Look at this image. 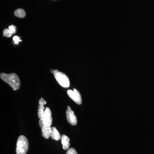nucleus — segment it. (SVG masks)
<instances>
[{"instance_id": "nucleus-1", "label": "nucleus", "mask_w": 154, "mask_h": 154, "mask_svg": "<svg viewBox=\"0 0 154 154\" xmlns=\"http://www.w3.org/2000/svg\"><path fill=\"white\" fill-rule=\"evenodd\" d=\"M1 79L9 84L14 90H16L20 88V82L19 77L15 73L7 74L6 73L1 74Z\"/></svg>"}, {"instance_id": "nucleus-2", "label": "nucleus", "mask_w": 154, "mask_h": 154, "mask_svg": "<svg viewBox=\"0 0 154 154\" xmlns=\"http://www.w3.org/2000/svg\"><path fill=\"white\" fill-rule=\"evenodd\" d=\"M28 140L25 136H20L18 139L16 144V154H26L28 149Z\"/></svg>"}, {"instance_id": "nucleus-3", "label": "nucleus", "mask_w": 154, "mask_h": 154, "mask_svg": "<svg viewBox=\"0 0 154 154\" xmlns=\"http://www.w3.org/2000/svg\"><path fill=\"white\" fill-rule=\"evenodd\" d=\"M54 76L59 84L64 88H68L70 85V82L68 77L64 73L59 72L58 70H54Z\"/></svg>"}, {"instance_id": "nucleus-4", "label": "nucleus", "mask_w": 154, "mask_h": 154, "mask_svg": "<svg viewBox=\"0 0 154 154\" xmlns=\"http://www.w3.org/2000/svg\"><path fill=\"white\" fill-rule=\"evenodd\" d=\"M68 95L73 101L78 105L82 103V99L81 94L77 90L74 89L73 90H68L67 92Z\"/></svg>"}, {"instance_id": "nucleus-5", "label": "nucleus", "mask_w": 154, "mask_h": 154, "mask_svg": "<svg viewBox=\"0 0 154 154\" xmlns=\"http://www.w3.org/2000/svg\"><path fill=\"white\" fill-rule=\"evenodd\" d=\"M44 126H51L52 124V119L51 112L50 109L47 107L44 110V114L42 117Z\"/></svg>"}, {"instance_id": "nucleus-6", "label": "nucleus", "mask_w": 154, "mask_h": 154, "mask_svg": "<svg viewBox=\"0 0 154 154\" xmlns=\"http://www.w3.org/2000/svg\"><path fill=\"white\" fill-rule=\"evenodd\" d=\"M66 118L68 122L73 125H75L77 123V119L74 112L69 106L67 107L66 111Z\"/></svg>"}, {"instance_id": "nucleus-7", "label": "nucleus", "mask_w": 154, "mask_h": 154, "mask_svg": "<svg viewBox=\"0 0 154 154\" xmlns=\"http://www.w3.org/2000/svg\"><path fill=\"white\" fill-rule=\"evenodd\" d=\"M39 105L38 106V116L40 120H42L44 110V105L46 104V101L42 98L39 100Z\"/></svg>"}, {"instance_id": "nucleus-8", "label": "nucleus", "mask_w": 154, "mask_h": 154, "mask_svg": "<svg viewBox=\"0 0 154 154\" xmlns=\"http://www.w3.org/2000/svg\"><path fill=\"white\" fill-rule=\"evenodd\" d=\"M16 32V27L13 25H11L9 27L8 29H4L3 31V36L7 37H10L12 34Z\"/></svg>"}, {"instance_id": "nucleus-9", "label": "nucleus", "mask_w": 154, "mask_h": 154, "mask_svg": "<svg viewBox=\"0 0 154 154\" xmlns=\"http://www.w3.org/2000/svg\"><path fill=\"white\" fill-rule=\"evenodd\" d=\"M69 141L70 139L66 135H63L61 137V143L64 150H67L69 148L70 145Z\"/></svg>"}, {"instance_id": "nucleus-10", "label": "nucleus", "mask_w": 154, "mask_h": 154, "mask_svg": "<svg viewBox=\"0 0 154 154\" xmlns=\"http://www.w3.org/2000/svg\"><path fill=\"white\" fill-rule=\"evenodd\" d=\"M50 137H51L52 139L57 140V141L60 140L61 138L60 133H59L55 127H51Z\"/></svg>"}, {"instance_id": "nucleus-11", "label": "nucleus", "mask_w": 154, "mask_h": 154, "mask_svg": "<svg viewBox=\"0 0 154 154\" xmlns=\"http://www.w3.org/2000/svg\"><path fill=\"white\" fill-rule=\"evenodd\" d=\"M42 129V135L45 139H49L51 135V128L50 126H43Z\"/></svg>"}, {"instance_id": "nucleus-12", "label": "nucleus", "mask_w": 154, "mask_h": 154, "mask_svg": "<svg viewBox=\"0 0 154 154\" xmlns=\"http://www.w3.org/2000/svg\"><path fill=\"white\" fill-rule=\"evenodd\" d=\"M14 15L17 17L22 18L25 16L26 13L25 10L22 9H18L14 12Z\"/></svg>"}, {"instance_id": "nucleus-13", "label": "nucleus", "mask_w": 154, "mask_h": 154, "mask_svg": "<svg viewBox=\"0 0 154 154\" xmlns=\"http://www.w3.org/2000/svg\"><path fill=\"white\" fill-rule=\"evenodd\" d=\"M66 154H77V153L74 149L70 148L67 151Z\"/></svg>"}, {"instance_id": "nucleus-14", "label": "nucleus", "mask_w": 154, "mask_h": 154, "mask_svg": "<svg viewBox=\"0 0 154 154\" xmlns=\"http://www.w3.org/2000/svg\"><path fill=\"white\" fill-rule=\"evenodd\" d=\"M13 40L14 41V43L16 44H18L19 41H21V40H20V38L18 36H15L13 37Z\"/></svg>"}, {"instance_id": "nucleus-15", "label": "nucleus", "mask_w": 154, "mask_h": 154, "mask_svg": "<svg viewBox=\"0 0 154 154\" xmlns=\"http://www.w3.org/2000/svg\"><path fill=\"white\" fill-rule=\"evenodd\" d=\"M39 123V125H40V127H41V128H42L43 126H44V123H43V120H40Z\"/></svg>"}, {"instance_id": "nucleus-16", "label": "nucleus", "mask_w": 154, "mask_h": 154, "mask_svg": "<svg viewBox=\"0 0 154 154\" xmlns=\"http://www.w3.org/2000/svg\"><path fill=\"white\" fill-rule=\"evenodd\" d=\"M51 73H52L53 74V73H54V70H51Z\"/></svg>"}]
</instances>
